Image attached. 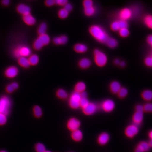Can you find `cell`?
I'll return each mask as SVG.
<instances>
[{"label":"cell","mask_w":152,"mask_h":152,"mask_svg":"<svg viewBox=\"0 0 152 152\" xmlns=\"http://www.w3.org/2000/svg\"><path fill=\"white\" fill-rule=\"evenodd\" d=\"M111 28L113 31H119L120 27L118 21H115L113 22L111 25Z\"/></svg>","instance_id":"40"},{"label":"cell","mask_w":152,"mask_h":152,"mask_svg":"<svg viewBox=\"0 0 152 152\" xmlns=\"http://www.w3.org/2000/svg\"><path fill=\"white\" fill-rule=\"evenodd\" d=\"M89 31L91 35L96 40L101 43H106L110 38L104 29L97 25L92 26L90 28Z\"/></svg>","instance_id":"1"},{"label":"cell","mask_w":152,"mask_h":152,"mask_svg":"<svg viewBox=\"0 0 152 152\" xmlns=\"http://www.w3.org/2000/svg\"><path fill=\"white\" fill-rule=\"evenodd\" d=\"M143 119V112L136 111L133 117V121L135 125L140 124Z\"/></svg>","instance_id":"13"},{"label":"cell","mask_w":152,"mask_h":152,"mask_svg":"<svg viewBox=\"0 0 152 152\" xmlns=\"http://www.w3.org/2000/svg\"><path fill=\"white\" fill-rule=\"evenodd\" d=\"M145 23L147 26L149 28L152 29V15H147L144 18V20Z\"/></svg>","instance_id":"32"},{"label":"cell","mask_w":152,"mask_h":152,"mask_svg":"<svg viewBox=\"0 0 152 152\" xmlns=\"http://www.w3.org/2000/svg\"><path fill=\"white\" fill-rule=\"evenodd\" d=\"M119 15V18L121 20L126 21L127 20L131 18L132 15V12L130 9L126 8L123 9L120 12Z\"/></svg>","instance_id":"10"},{"label":"cell","mask_w":152,"mask_h":152,"mask_svg":"<svg viewBox=\"0 0 152 152\" xmlns=\"http://www.w3.org/2000/svg\"><path fill=\"white\" fill-rule=\"evenodd\" d=\"M10 3V1L9 0H4L2 1V4L3 5L5 6L9 5Z\"/></svg>","instance_id":"52"},{"label":"cell","mask_w":152,"mask_h":152,"mask_svg":"<svg viewBox=\"0 0 152 152\" xmlns=\"http://www.w3.org/2000/svg\"><path fill=\"white\" fill-rule=\"evenodd\" d=\"M80 94L81 98H87V97H88V94L86 91H84L80 93Z\"/></svg>","instance_id":"51"},{"label":"cell","mask_w":152,"mask_h":152,"mask_svg":"<svg viewBox=\"0 0 152 152\" xmlns=\"http://www.w3.org/2000/svg\"><path fill=\"white\" fill-rule=\"evenodd\" d=\"M119 24L120 29L124 28H127L128 27V24L126 21L121 20L118 21Z\"/></svg>","instance_id":"44"},{"label":"cell","mask_w":152,"mask_h":152,"mask_svg":"<svg viewBox=\"0 0 152 152\" xmlns=\"http://www.w3.org/2000/svg\"><path fill=\"white\" fill-rule=\"evenodd\" d=\"M119 65L121 66V67H124L126 66V63L124 61H121Z\"/></svg>","instance_id":"53"},{"label":"cell","mask_w":152,"mask_h":152,"mask_svg":"<svg viewBox=\"0 0 152 152\" xmlns=\"http://www.w3.org/2000/svg\"><path fill=\"white\" fill-rule=\"evenodd\" d=\"M147 42L152 48V35L148 36L147 39Z\"/></svg>","instance_id":"50"},{"label":"cell","mask_w":152,"mask_h":152,"mask_svg":"<svg viewBox=\"0 0 152 152\" xmlns=\"http://www.w3.org/2000/svg\"><path fill=\"white\" fill-rule=\"evenodd\" d=\"M146 65L150 67H152V58L151 56L147 57L145 60Z\"/></svg>","instance_id":"43"},{"label":"cell","mask_w":152,"mask_h":152,"mask_svg":"<svg viewBox=\"0 0 152 152\" xmlns=\"http://www.w3.org/2000/svg\"><path fill=\"white\" fill-rule=\"evenodd\" d=\"M81 97L80 93L74 92L71 95L69 100V104L71 107L73 109H77L80 107V102Z\"/></svg>","instance_id":"5"},{"label":"cell","mask_w":152,"mask_h":152,"mask_svg":"<svg viewBox=\"0 0 152 152\" xmlns=\"http://www.w3.org/2000/svg\"><path fill=\"white\" fill-rule=\"evenodd\" d=\"M120 98H124L126 97L127 96L128 91L126 88H121L119 91L118 93Z\"/></svg>","instance_id":"37"},{"label":"cell","mask_w":152,"mask_h":152,"mask_svg":"<svg viewBox=\"0 0 152 152\" xmlns=\"http://www.w3.org/2000/svg\"><path fill=\"white\" fill-rule=\"evenodd\" d=\"M38 39L42 43L44 46L48 45L49 43L50 42V37L47 34L40 35Z\"/></svg>","instance_id":"26"},{"label":"cell","mask_w":152,"mask_h":152,"mask_svg":"<svg viewBox=\"0 0 152 152\" xmlns=\"http://www.w3.org/2000/svg\"><path fill=\"white\" fill-rule=\"evenodd\" d=\"M120 35L122 37H127L129 35L130 32L127 28L120 29L119 31Z\"/></svg>","instance_id":"35"},{"label":"cell","mask_w":152,"mask_h":152,"mask_svg":"<svg viewBox=\"0 0 152 152\" xmlns=\"http://www.w3.org/2000/svg\"><path fill=\"white\" fill-rule=\"evenodd\" d=\"M138 126L135 124L130 125L126 128L125 134L128 137L133 138L139 132Z\"/></svg>","instance_id":"7"},{"label":"cell","mask_w":152,"mask_h":152,"mask_svg":"<svg viewBox=\"0 0 152 152\" xmlns=\"http://www.w3.org/2000/svg\"><path fill=\"white\" fill-rule=\"evenodd\" d=\"M46 5L48 7H52L55 4V1L54 0H47L45 2Z\"/></svg>","instance_id":"48"},{"label":"cell","mask_w":152,"mask_h":152,"mask_svg":"<svg viewBox=\"0 0 152 152\" xmlns=\"http://www.w3.org/2000/svg\"><path fill=\"white\" fill-rule=\"evenodd\" d=\"M88 47L83 44H77L74 47V50L78 53H85L88 50Z\"/></svg>","instance_id":"21"},{"label":"cell","mask_w":152,"mask_h":152,"mask_svg":"<svg viewBox=\"0 0 152 152\" xmlns=\"http://www.w3.org/2000/svg\"><path fill=\"white\" fill-rule=\"evenodd\" d=\"M144 111L146 112L151 113L152 112V103H148L145 104L143 106Z\"/></svg>","instance_id":"42"},{"label":"cell","mask_w":152,"mask_h":152,"mask_svg":"<svg viewBox=\"0 0 152 152\" xmlns=\"http://www.w3.org/2000/svg\"><path fill=\"white\" fill-rule=\"evenodd\" d=\"M7 122V115L3 113H0V126L4 125Z\"/></svg>","instance_id":"41"},{"label":"cell","mask_w":152,"mask_h":152,"mask_svg":"<svg viewBox=\"0 0 152 152\" xmlns=\"http://www.w3.org/2000/svg\"><path fill=\"white\" fill-rule=\"evenodd\" d=\"M71 137L73 140L76 142H80L83 138V134L82 131L78 129L72 132Z\"/></svg>","instance_id":"17"},{"label":"cell","mask_w":152,"mask_h":152,"mask_svg":"<svg viewBox=\"0 0 152 152\" xmlns=\"http://www.w3.org/2000/svg\"><path fill=\"white\" fill-rule=\"evenodd\" d=\"M83 5L85 8L90 7L93 6V2L91 0H86L84 1Z\"/></svg>","instance_id":"45"},{"label":"cell","mask_w":152,"mask_h":152,"mask_svg":"<svg viewBox=\"0 0 152 152\" xmlns=\"http://www.w3.org/2000/svg\"><path fill=\"white\" fill-rule=\"evenodd\" d=\"M56 94L57 96L59 98L63 99H66L68 97V93L65 90L63 89H60L57 91Z\"/></svg>","instance_id":"29"},{"label":"cell","mask_w":152,"mask_h":152,"mask_svg":"<svg viewBox=\"0 0 152 152\" xmlns=\"http://www.w3.org/2000/svg\"><path fill=\"white\" fill-rule=\"evenodd\" d=\"M18 87V84L16 82H14L7 86V88H6V91L8 93H12L17 90Z\"/></svg>","instance_id":"25"},{"label":"cell","mask_w":152,"mask_h":152,"mask_svg":"<svg viewBox=\"0 0 152 152\" xmlns=\"http://www.w3.org/2000/svg\"><path fill=\"white\" fill-rule=\"evenodd\" d=\"M17 10L19 13L21 14L23 16L31 13V10L30 7L24 4L19 5L17 7Z\"/></svg>","instance_id":"12"},{"label":"cell","mask_w":152,"mask_h":152,"mask_svg":"<svg viewBox=\"0 0 152 152\" xmlns=\"http://www.w3.org/2000/svg\"><path fill=\"white\" fill-rule=\"evenodd\" d=\"M28 60L31 65L35 66L39 63V57L37 55H32L30 56Z\"/></svg>","instance_id":"27"},{"label":"cell","mask_w":152,"mask_h":152,"mask_svg":"<svg viewBox=\"0 0 152 152\" xmlns=\"http://www.w3.org/2000/svg\"><path fill=\"white\" fill-rule=\"evenodd\" d=\"M150 147H152V139L148 143Z\"/></svg>","instance_id":"56"},{"label":"cell","mask_w":152,"mask_h":152,"mask_svg":"<svg viewBox=\"0 0 152 152\" xmlns=\"http://www.w3.org/2000/svg\"><path fill=\"white\" fill-rule=\"evenodd\" d=\"M18 69L16 67L11 66L6 70L5 75L9 78H14L18 75Z\"/></svg>","instance_id":"11"},{"label":"cell","mask_w":152,"mask_h":152,"mask_svg":"<svg viewBox=\"0 0 152 152\" xmlns=\"http://www.w3.org/2000/svg\"><path fill=\"white\" fill-rule=\"evenodd\" d=\"M136 111L143 112L144 111L143 106L141 105H137L136 106Z\"/></svg>","instance_id":"49"},{"label":"cell","mask_w":152,"mask_h":152,"mask_svg":"<svg viewBox=\"0 0 152 152\" xmlns=\"http://www.w3.org/2000/svg\"><path fill=\"white\" fill-rule=\"evenodd\" d=\"M98 109V106L96 104L90 103L86 107L83 109V110L85 115H91L96 112Z\"/></svg>","instance_id":"9"},{"label":"cell","mask_w":152,"mask_h":152,"mask_svg":"<svg viewBox=\"0 0 152 152\" xmlns=\"http://www.w3.org/2000/svg\"><path fill=\"white\" fill-rule=\"evenodd\" d=\"M0 152H7L6 151H0Z\"/></svg>","instance_id":"57"},{"label":"cell","mask_w":152,"mask_h":152,"mask_svg":"<svg viewBox=\"0 0 152 152\" xmlns=\"http://www.w3.org/2000/svg\"><path fill=\"white\" fill-rule=\"evenodd\" d=\"M18 63L19 65L23 68H28L29 67L31 66L28 58L26 57H20L19 58Z\"/></svg>","instance_id":"22"},{"label":"cell","mask_w":152,"mask_h":152,"mask_svg":"<svg viewBox=\"0 0 152 152\" xmlns=\"http://www.w3.org/2000/svg\"><path fill=\"white\" fill-rule=\"evenodd\" d=\"M47 28H48V26H47L46 23H42L40 25L39 27V28H38V34H39V35H42L46 34Z\"/></svg>","instance_id":"31"},{"label":"cell","mask_w":152,"mask_h":152,"mask_svg":"<svg viewBox=\"0 0 152 152\" xmlns=\"http://www.w3.org/2000/svg\"><path fill=\"white\" fill-rule=\"evenodd\" d=\"M79 66L82 69H86L90 67L91 65V62L89 59L84 58L80 60L79 63Z\"/></svg>","instance_id":"20"},{"label":"cell","mask_w":152,"mask_h":152,"mask_svg":"<svg viewBox=\"0 0 152 152\" xmlns=\"http://www.w3.org/2000/svg\"><path fill=\"white\" fill-rule=\"evenodd\" d=\"M151 57H152V56H151Z\"/></svg>","instance_id":"59"},{"label":"cell","mask_w":152,"mask_h":152,"mask_svg":"<svg viewBox=\"0 0 152 152\" xmlns=\"http://www.w3.org/2000/svg\"><path fill=\"white\" fill-rule=\"evenodd\" d=\"M68 37L65 35H62L60 37H56L53 39L54 43L56 45H64L68 42Z\"/></svg>","instance_id":"19"},{"label":"cell","mask_w":152,"mask_h":152,"mask_svg":"<svg viewBox=\"0 0 152 152\" xmlns=\"http://www.w3.org/2000/svg\"><path fill=\"white\" fill-rule=\"evenodd\" d=\"M149 135L150 138L151 140V139H152V131H151V132H150Z\"/></svg>","instance_id":"55"},{"label":"cell","mask_w":152,"mask_h":152,"mask_svg":"<svg viewBox=\"0 0 152 152\" xmlns=\"http://www.w3.org/2000/svg\"><path fill=\"white\" fill-rule=\"evenodd\" d=\"M150 146L149 143L146 142H142L138 145L135 152H146L149 150Z\"/></svg>","instance_id":"15"},{"label":"cell","mask_w":152,"mask_h":152,"mask_svg":"<svg viewBox=\"0 0 152 152\" xmlns=\"http://www.w3.org/2000/svg\"><path fill=\"white\" fill-rule=\"evenodd\" d=\"M35 149L37 152H45L46 151L45 145L41 143H38L36 145Z\"/></svg>","instance_id":"36"},{"label":"cell","mask_w":152,"mask_h":152,"mask_svg":"<svg viewBox=\"0 0 152 152\" xmlns=\"http://www.w3.org/2000/svg\"><path fill=\"white\" fill-rule=\"evenodd\" d=\"M23 19L25 23L28 26H33L36 23V19L31 14L23 16Z\"/></svg>","instance_id":"16"},{"label":"cell","mask_w":152,"mask_h":152,"mask_svg":"<svg viewBox=\"0 0 152 152\" xmlns=\"http://www.w3.org/2000/svg\"><path fill=\"white\" fill-rule=\"evenodd\" d=\"M81 126V123L78 119L76 118H71L68 121L67 126L69 130L73 132L79 129Z\"/></svg>","instance_id":"6"},{"label":"cell","mask_w":152,"mask_h":152,"mask_svg":"<svg viewBox=\"0 0 152 152\" xmlns=\"http://www.w3.org/2000/svg\"><path fill=\"white\" fill-rule=\"evenodd\" d=\"M69 12L66 11L65 9H63L60 10L58 12V16L61 18H66L69 15Z\"/></svg>","instance_id":"38"},{"label":"cell","mask_w":152,"mask_h":152,"mask_svg":"<svg viewBox=\"0 0 152 152\" xmlns=\"http://www.w3.org/2000/svg\"><path fill=\"white\" fill-rule=\"evenodd\" d=\"M120 62H121V61H120V60L118 59L115 60V61H114V63L116 65H119Z\"/></svg>","instance_id":"54"},{"label":"cell","mask_w":152,"mask_h":152,"mask_svg":"<svg viewBox=\"0 0 152 152\" xmlns=\"http://www.w3.org/2000/svg\"><path fill=\"white\" fill-rule=\"evenodd\" d=\"M85 15L88 16H91L95 13V9L93 6L90 7L85 8L84 10Z\"/></svg>","instance_id":"33"},{"label":"cell","mask_w":152,"mask_h":152,"mask_svg":"<svg viewBox=\"0 0 152 152\" xmlns=\"http://www.w3.org/2000/svg\"><path fill=\"white\" fill-rule=\"evenodd\" d=\"M115 105L113 101L111 99H107L102 103V108L104 111L109 113L113 111L115 109Z\"/></svg>","instance_id":"8"},{"label":"cell","mask_w":152,"mask_h":152,"mask_svg":"<svg viewBox=\"0 0 152 152\" xmlns=\"http://www.w3.org/2000/svg\"><path fill=\"white\" fill-rule=\"evenodd\" d=\"M44 46L43 44L38 38L34 42V48L37 50H41L42 48Z\"/></svg>","instance_id":"34"},{"label":"cell","mask_w":152,"mask_h":152,"mask_svg":"<svg viewBox=\"0 0 152 152\" xmlns=\"http://www.w3.org/2000/svg\"><path fill=\"white\" fill-rule=\"evenodd\" d=\"M95 62L100 67L104 66L107 62V57L103 52L96 50L94 52Z\"/></svg>","instance_id":"3"},{"label":"cell","mask_w":152,"mask_h":152,"mask_svg":"<svg viewBox=\"0 0 152 152\" xmlns=\"http://www.w3.org/2000/svg\"><path fill=\"white\" fill-rule=\"evenodd\" d=\"M33 111H34V115L36 118H40L42 115V110L39 106L38 105L35 106L34 107Z\"/></svg>","instance_id":"30"},{"label":"cell","mask_w":152,"mask_h":152,"mask_svg":"<svg viewBox=\"0 0 152 152\" xmlns=\"http://www.w3.org/2000/svg\"><path fill=\"white\" fill-rule=\"evenodd\" d=\"M89 103V101L87 98H81L80 102V107L84 108Z\"/></svg>","instance_id":"39"},{"label":"cell","mask_w":152,"mask_h":152,"mask_svg":"<svg viewBox=\"0 0 152 152\" xmlns=\"http://www.w3.org/2000/svg\"><path fill=\"white\" fill-rule=\"evenodd\" d=\"M142 96L145 100L151 101L152 100V91L149 90H147L144 91L142 93Z\"/></svg>","instance_id":"24"},{"label":"cell","mask_w":152,"mask_h":152,"mask_svg":"<svg viewBox=\"0 0 152 152\" xmlns=\"http://www.w3.org/2000/svg\"><path fill=\"white\" fill-rule=\"evenodd\" d=\"M45 152H52L50 151H45Z\"/></svg>","instance_id":"58"},{"label":"cell","mask_w":152,"mask_h":152,"mask_svg":"<svg viewBox=\"0 0 152 152\" xmlns=\"http://www.w3.org/2000/svg\"><path fill=\"white\" fill-rule=\"evenodd\" d=\"M64 9H65L66 11H67L69 12H71L72 10L73 6L71 4L68 3L67 4H66L64 6Z\"/></svg>","instance_id":"47"},{"label":"cell","mask_w":152,"mask_h":152,"mask_svg":"<svg viewBox=\"0 0 152 152\" xmlns=\"http://www.w3.org/2000/svg\"><path fill=\"white\" fill-rule=\"evenodd\" d=\"M121 88V85L119 82L115 81L112 82L110 85V89L112 93L114 94H118Z\"/></svg>","instance_id":"18"},{"label":"cell","mask_w":152,"mask_h":152,"mask_svg":"<svg viewBox=\"0 0 152 152\" xmlns=\"http://www.w3.org/2000/svg\"><path fill=\"white\" fill-rule=\"evenodd\" d=\"M67 3L68 1L66 0H56V1H55V4H57L60 6H64Z\"/></svg>","instance_id":"46"},{"label":"cell","mask_w":152,"mask_h":152,"mask_svg":"<svg viewBox=\"0 0 152 152\" xmlns=\"http://www.w3.org/2000/svg\"><path fill=\"white\" fill-rule=\"evenodd\" d=\"M31 49L26 46H20L15 49L14 52L15 56L18 58L27 57L31 56Z\"/></svg>","instance_id":"4"},{"label":"cell","mask_w":152,"mask_h":152,"mask_svg":"<svg viewBox=\"0 0 152 152\" xmlns=\"http://www.w3.org/2000/svg\"><path fill=\"white\" fill-rule=\"evenodd\" d=\"M86 88V86L84 82H78L75 86V91L80 94L85 91Z\"/></svg>","instance_id":"23"},{"label":"cell","mask_w":152,"mask_h":152,"mask_svg":"<svg viewBox=\"0 0 152 152\" xmlns=\"http://www.w3.org/2000/svg\"><path fill=\"white\" fill-rule=\"evenodd\" d=\"M106 43L109 48H116L118 45V42L113 38H109L106 42Z\"/></svg>","instance_id":"28"},{"label":"cell","mask_w":152,"mask_h":152,"mask_svg":"<svg viewBox=\"0 0 152 152\" xmlns=\"http://www.w3.org/2000/svg\"><path fill=\"white\" fill-rule=\"evenodd\" d=\"M110 137L108 133H102L98 137V141L100 145H104L107 143L110 140Z\"/></svg>","instance_id":"14"},{"label":"cell","mask_w":152,"mask_h":152,"mask_svg":"<svg viewBox=\"0 0 152 152\" xmlns=\"http://www.w3.org/2000/svg\"><path fill=\"white\" fill-rule=\"evenodd\" d=\"M12 104V101L7 96H3L0 98V113L8 115Z\"/></svg>","instance_id":"2"}]
</instances>
